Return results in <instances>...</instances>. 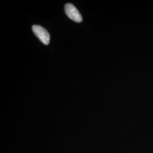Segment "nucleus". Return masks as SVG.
Segmentation results:
<instances>
[{
  "instance_id": "obj_1",
  "label": "nucleus",
  "mask_w": 153,
  "mask_h": 153,
  "mask_svg": "<svg viewBox=\"0 0 153 153\" xmlns=\"http://www.w3.org/2000/svg\"><path fill=\"white\" fill-rule=\"evenodd\" d=\"M33 33L45 45H48L50 41V35L44 27L39 25H33L32 27Z\"/></svg>"
},
{
  "instance_id": "obj_2",
  "label": "nucleus",
  "mask_w": 153,
  "mask_h": 153,
  "mask_svg": "<svg viewBox=\"0 0 153 153\" xmlns=\"http://www.w3.org/2000/svg\"><path fill=\"white\" fill-rule=\"evenodd\" d=\"M66 14L72 21L80 23L82 21V17L79 11L71 4H66L65 6Z\"/></svg>"
}]
</instances>
